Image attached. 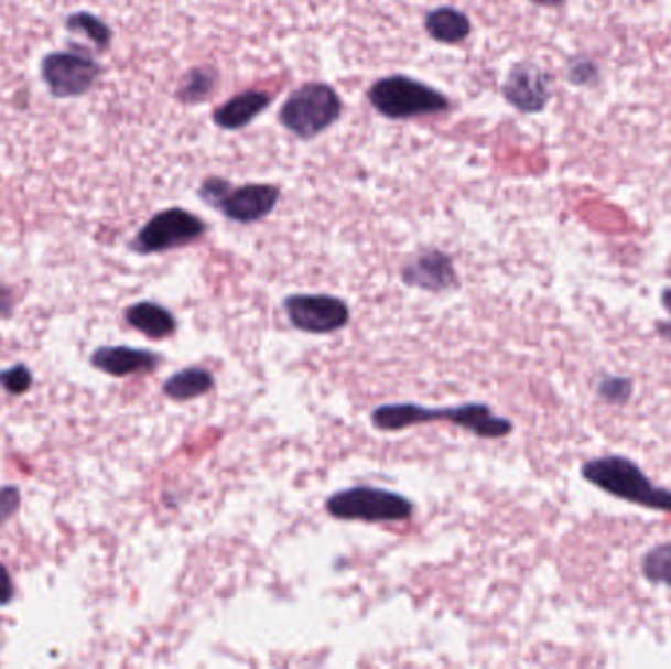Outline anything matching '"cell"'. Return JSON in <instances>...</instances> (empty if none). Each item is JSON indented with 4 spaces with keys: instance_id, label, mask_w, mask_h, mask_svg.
Segmentation results:
<instances>
[{
    "instance_id": "cell-1",
    "label": "cell",
    "mask_w": 671,
    "mask_h": 669,
    "mask_svg": "<svg viewBox=\"0 0 671 669\" xmlns=\"http://www.w3.org/2000/svg\"><path fill=\"white\" fill-rule=\"evenodd\" d=\"M371 427L379 432H401L429 422H450L477 438H505L512 432V422L497 417L485 402H466L457 407H422L416 402H391L371 412Z\"/></svg>"
},
{
    "instance_id": "cell-2",
    "label": "cell",
    "mask_w": 671,
    "mask_h": 669,
    "mask_svg": "<svg viewBox=\"0 0 671 669\" xmlns=\"http://www.w3.org/2000/svg\"><path fill=\"white\" fill-rule=\"evenodd\" d=\"M583 477L613 497L648 509L671 512V492L656 487L638 465L623 455H605L583 465Z\"/></svg>"
},
{
    "instance_id": "cell-3",
    "label": "cell",
    "mask_w": 671,
    "mask_h": 669,
    "mask_svg": "<svg viewBox=\"0 0 671 669\" xmlns=\"http://www.w3.org/2000/svg\"><path fill=\"white\" fill-rule=\"evenodd\" d=\"M342 108L340 95L334 87L313 80L289 95L279 110V122L299 140H313L340 120Z\"/></svg>"
},
{
    "instance_id": "cell-4",
    "label": "cell",
    "mask_w": 671,
    "mask_h": 669,
    "mask_svg": "<svg viewBox=\"0 0 671 669\" xmlns=\"http://www.w3.org/2000/svg\"><path fill=\"white\" fill-rule=\"evenodd\" d=\"M367 99L381 117L391 120L430 117L450 108L446 95L407 75L377 79L367 90Z\"/></svg>"
},
{
    "instance_id": "cell-5",
    "label": "cell",
    "mask_w": 671,
    "mask_h": 669,
    "mask_svg": "<svg viewBox=\"0 0 671 669\" xmlns=\"http://www.w3.org/2000/svg\"><path fill=\"white\" fill-rule=\"evenodd\" d=\"M324 509L336 520L361 522H403L414 512V505L401 493L379 489L371 485H356L332 493Z\"/></svg>"
},
{
    "instance_id": "cell-6",
    "label": "cell",
    "mask_w": 671,
    "mask_h": 669,
    "mask_svg": "<svg viewBox=\"0 0 671 669\" xmlns=\"http://www.w3.org/2000/svg\"><path fill=\"white\" fill-rule=\"evenodd\" d=\"M102 65L85 47L57 50L42 57L40 75L54 99L85 97L102 77Z\"/></svg>"
},
{
    "instance_id": "cell-7",
    "label": "cell",
    "mask_w": 671,
    "mask_h": 669,
    "mask_svg": "<svg viewBox=\"0 0 671 669\" xmlns=\"http://www.w3.org/2000/svg\"><path fill=\"white\" fill-rule=\"evenodd\" d=\"M208 226L201 216L193 215L180 206H171L143 224L134 240L130 241V250L140 256L177 250L201 240Z\"/></svg>"
},
{
    "instance_id": "cell-8",
    "label": "cell",
    "mask_w": 671,
    "mask_h": 669,
    "mask_svg": "<svg viewBox=\"0 0 671 669\" xmlns=\"http://www.w3.org/2000/svg\"><path fill=\"white\" fill-rule=\"evenodd\" d=\"M283 309L293 328L314 336L340 331L349 322L348 303L338 296L295 293L286 296Z\"/></svg>"
},
{
    "instance_id": "cell-9",
    "label": "cell",
    "mask_w": 671,
    "mask_h": 669,
    "mask_svg": "<svg viewBox=\"0 0 671 669\" xmlns=\"http://www.w3.org/2000/svg\"><path fill=\"white\" fill-rule=\"evenodd\" d=\"M502 97L524 115L542 112L552 97V75L537 63H517L502 83Z\"/></svg>"
},
{
    "instance_id": "cell-10",
    "label": "cell",
    "mask_w": 671,
    "mask_h": 669,
    "mask_svg": "<svg viewBox=\"0 0 671 669\" xmlns=\"http://www.w3.org/2000/svg\"><path fill=\"white\" fill-rule=\"evenodd\" d=\"M279 198L281 191L278 185L248 183L242 187H234L230 183L215 208L232 223L253 224L271 215Z\"/></svg>"
},
{
    "instance_id": "cell-11",
    "label": "cell",
    "mask_w": 671,
    "mask_h": 669,
    "mask_svg": "<svg viewBox=\"0 0 671 669\" xmlns=\"http://www.w3.org/2000/svg\"><path fill=\"white\" fill-rule=\"evenodd\" d=\"M401 281L426 293H444L457 285V273L452 258L436 248L419 251L404 261Z\"/></svg>"
},
{
    "instance_id": "cell-12",
    "label": "cell",
    "mask_w": 671,
    "mask_h": 669,
    "mask_svg": "<svg viewBox=\"0 0 671 669\" xmlns=\"http://www.w3.org/2000/svg\"><path fill=\"white\" fill-rule=\"evenodd\" d=\"M93 366L112 375V377H126V375L150 374L153 369L162 366V356L150 352V349L128 348V346H107L99 348L90 357Z\"/></svg>"
},
{
    "instance_id": "cell-13",
    "label": "cell",
    "mask_w": 671,
    "mask_h": 669,
    "mask_svg": "<svg viewBox=\"0 0 671 669\" xmlns=\"http://www.w3.org/2000/svg\"><path fill=\"white\" fill-rule=\"evenodd\" d=\"M269 105H271V95L266 90H243L216 108L213 112V122L228 132L242 130L260 117Z\"/></svg>"
},
{
    "instance_id": "cell-14",
    "label": "cell",
    "mask_w": 671,
    "mask_h": 669,
    "mask_svg": "<svg viewBox=\"0 0 671 669\" xmlns=\"http://www.w3.org/2000/svg\"><path fill=\"white\" fill-rule=\"evenodd\" d=\"M126 322L142 332L143 336L152 339L171 338L177 332V321L175 316L162 306L152 301L136 303L126 311Z\"/></svg>"
},
{
    "instance_id": "cell-15",
    "label": "cell",
    "mask_w": 671,
    "mask_h": 669,
    "mask_svg": "<svg viewBox=\"0 0 671 669\" xmlns=\"http://www.w3.org/2000/svg\"><path fill=\"white\" fill-rule=\"evenodd\" d=\"M424 30L440 44H459L472 34V22L462 10L454 7H439L426 14Z\"/></svg>"
},
{
    "instance_id": "cell-16",
    "label": "cell",
    "mask_w": 671,
    "mask_h": 669,
    "mask_svg": "<svg viewBox=\"0 0 671 669\" xmlns=\"http://www.w3.org/2000/svg\"><path fill=\"white\" fill-rule=\"evenodd\" d=\"M215 375L206 367L191 366L171 375L163 384V395L171 401L187 402L215 389Z\"/></svg>"
},
{
    "instance_id": "cell-17",
    "label": "cell",
    "mask_w": 671,
    "mask_h": 669,
    "mask_svg": "<svg viewBox=\"0 0 671 669\" xmlns=\"http://www.w3.org/2000/svg\"><path fill=\"white\" fill-rule=\"evenodd\" d=\"M63 26H65L67 32H72V34L87 37L90 44L97 47V52H107L108 47L112 45V37H115L112 28L108 26L107 22L100 19V17L93 14V12H87V10H79V12L67 14Z\"/></svg>"
},
{
    "instance_id": "cell-18",
    "label": "cell",
    "mask_w": 671,
    "mask_h": 669,
    "mask_svg": "<svg viewBox=\"0 0 671 669\" xmlns=\"http://www.w3.org/2000/svg\"><path fill=\"white\" fill-rule=\"evenodd\" d=\"M218 72L213 65H198L188 69L187 75L181 79L180 87L175 90V97L183 105H198L216 89L218 85Z\"/></svg>"
},
{
    "instance_id": "cell-19",
    "label": "cell",
    "mask_w": 671,
    "mask_h": 669,
    "mask_svg": "<svg viewBox=\"0 0 671 669\" xmlns=\"http://www.w3.org/2000/svg\"><path fill=\"white\" fill-rule=\"evenodd\" d=\"M642 571L650 583L671 587V542L652 548L642 560Z\"/></svg>"
},
{
    "instance_id": "cell-20",
    "label": "cell",
    "mask_w": 671,
    "mask_h": 669,
    "mask_svg": "<svg viewBox=\"0 0 671 669\" xmlns=\"http://www.w3.org/2000/svg\"><path fill=\"white\" fill-rule=\"evenodd\" d=\"M0 385L10 395L26 393L30 385H32V374H30V369L26 366L19 364V366L0 371Z\"/></svg>"
},
{
    "instance_id": "cell-21",
    "label": "cell",
    "mask_w": 671,
    "mask_h": 669,
    "mask_svg": "<svg viewBox=\"0 0 671 669\" xmlns=\"http://www.w3.org/2000/svg\"><path fill=\"white\" fill-rule=\"evenodd\" d=\"M632 393V381L625 379V377H605L599 384V395L605 401L615 402H627Z\"/></svg>"
},
{
    "instance_id": "cell-22",
    "label": "cell",
    "mask_w": 671,
    "mask_h": 669,
    "mask_svg": "<svg viewBox=\"0 0 671 669\" xmlns=\"http://www.w3.org/2000/svg\"><path fill=\"white\" fill-rule=\"evenodd\" d=\"M20 507V492L17 487L0 489V525H4Z\"/></svg>"
},
{
    "instance_id": "cell-23",
    "label": "cell",
    "mask_w": 671,
    "mask_h": 669,
    "mask_svg": "<svg viewBox=\"0 0 671 669\" xmlns=\"http://www.w3.org/2000/svg\"><path fill=\"white\" fill-rule=\"evenodd\" d=\"M12 595H14V590H12L9 571L4 565H0V605H9Z\"/></svg>"
},
{
    "instance_id": "cell-24",
    "label": "cell",
    "mask_w": 671,
    "mask_h": 669,
    "mask_svg": "<svg viewBox=\"0 0 671 669\" xmlns=\"http://www.w3.org/2000/svg\"><path fill=\"white\" fill-rule=\"evenodd\" d=\"M12 311V295L7 287H0V316H9Z\"/></svg>"
},
{
    "instance_id": "cell-25",
    "label": "cell",
    "mask_w": 671,
    "mask_h": 669,
    "mask_svg": "<svg viewBox=\"0 0 671 669\" xmlns=\"http://www.w3.org/2000/svg\"><path fill=\"white\" fill-rule=\"evenodd\" d=\"M656 331H658V334H662L663 338L671 339V322L656 324Z\"/></svg>"
},
{
    "instance_id": "cell-26",
    "label": "cell",
    "mask_w": 671,
    "mask_h": 669,
    "mask_svg": "<svg viewBox=\"0 0 671 669\" xmlns=\"http://www.w3.org/2000/svg\"><path fill=\"white\" fill-rule=\"evenodd\" d=\"M530 2H534L538 7H560L564 0H530Z\"/></svg>"
},
{
    "instance_id": "cell-27",
    "label": "cell",
    "mask_w": 671,
    "mask_h": 669,
    "mask_svg": "<svg viewBox=\"0 0 671 669\" xmlns=\"http://www.w3.org/2000/svg\"><path fill=\"white\" fill-rule=\"evenodd\" d=\"M662 304L671 313V289H665L662 293Z\"/></svg>"
}]
</instances>
